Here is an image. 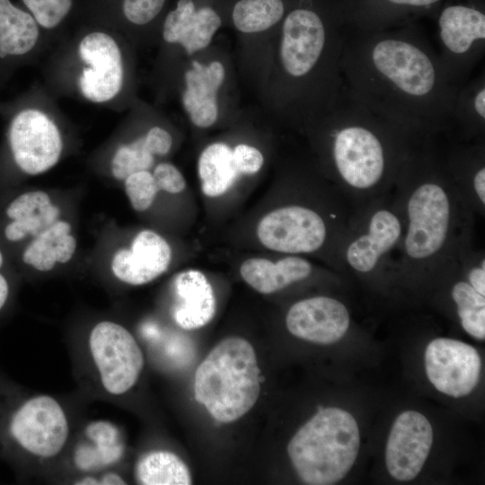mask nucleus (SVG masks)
<instances>
[{
    "mask_svg": "<svg viewBox=\"0 0 485 485\" xmlns=\"http://www.w3.org/2000/svg\"><path fill=\"white\" fill-rule=\"evenodd\" d=\"M435 18L441 64L459 88L484 54V0H445Z\"/></svg>",
    "mask_w": 485,
    "mask_h": 485,
    "instance_id": "12",
    "label": "nucleus"
},
{
    "mask_svg": "<svg viewBox=\"0 0 485 485\" xmlns=\"http://www.w3.org/2000/svg\"><path fill=\"white\" fill-rule=\"evenodd\" d=\"M433 443L428 419L415 410H406L395 419L385 448V463L391 476L401 481L416 478Z\"/></svg>",
    "mask_w": 485,
    "mask_h": 485,
    "instance_id": "17",
    "label": "nucleus"
},
{
    "mask_svg": "<svg viewBox=\"0 0 485 485\" xmlns=\"http://www.w3.org/2000/svg\"><path fill=\"white\" fill-rule=\"evenodd\" d=\"M225 77V69L219 61L204 65L194 60L185 72L181 103L195 126L206 128L216 121L219 113L217 92Z\"/></svg>",
    "mask_w": 485,
    "mask_h": 485,
    "instance_id": "22",
    "label": "nucleus"
},
{
    "mask_svg": "<svg viewBox=\"0 0 485 485\" xmlns=\"http://www.w3.org/2000/svg\"><path fill=\"white\" fill-rule=\"evenodd\" d=\"M115 1L117 18L110 30L124 37L128 31L148 28L162 20L169 0Z\"/></svg>",
    "mask_w": 485,
    "mask_h": 485,
    "instance_id": "31",
    "label": "nucleus"
},
{
    "mask_svg": "<svg viewBox=\"0 0 485 485\" xmlns=\"http://www.w3.org/2000/svg\"><path fill=\"white\" fill-rule=\"evenodd\" d=\"M146 146L150 152L155 155L167 154L172 146L171 134L160 126H154L145 134Z\"/></svg>",
    "mask_w": 485,
    "mask_h": 485,
    "instance_id": "41",
    "label": "nucleus"
},
{
    "mask_svg": "<svg viewBox=\"0 0 485 485\" xmlns=\"http://www.w3.org/2000/svg\"><path fill=\"white\" fill-rule=\"evenodd\" d=\"M448 139V138H447ZM444 163L457 195L475 216L485 214V142L448 139Z\"/></svg>",
    "mask_w": 485,
    "mask_h": 485,
    "instance_id": "19",
    "label": "nucleus"
},
{
    "mask_svg": "<svg viewBox=\"0 0 485 485\" xmlns=\"http://www.w3.org/2000/svg\"><path fill=\"white\" fill-rule=\"evenodd\" d=\"M403 229V217L392 192L353 211L340 248L343 271L366 279L390 274Z\"/></svg>",
    "mask_w": 485,
    "mask_h": 485,
    "instance_id": "10",
    "label": "nucleus"
},
{
    "mask_svg": "<svg viewBox=\"0 0 485 485\" xmlns=\"http://www.w3.org/2000/svg\"><path fill=\"white\" fill-rule=\"evenodd\" d=\"M445 0H345L349 26L364 31H383L436 17Z\"/></svg>",
    "mask_w": 485,
    "mask_h": 485,
    "instance_id": "20",
    "label": "nucleus"
},
{
    "mask_svg": "<svg viewBox=\"0 0 485 485\" xmlns=\"http://www.w3.org/2000/svg\"><path fill=\"white\" fill-rule=\"evenodd\" d=\"M229 0H177L162 18L163 41L188 54L206 48L227 16Z\"/></svg>",
    "mask_w": 485,
    "mask_h": 485,
    "instance_id": "16",
    "label": "nucleus"
},
{
    "mask_svg": "<svg viewBox=\"0 0 485 485\" xmlns=\"http://www.w3.org/2000/svg\"><path fill=\"white\" fill-rule=\"evenodd\" d=\"M42 230H44V226L38 212L26 217L14 219L9 223L4 228V235L11 242H17L28 234L35 236Z\"/></svg>",
    "mask_w": 485,
    "mask_h": 485,
    "instance_id": "39",
    "label": "nucleus"
},
{
    "mask_svg": "<svg viewBox=\"0 0 485 485\" xmlns=\"http://www.w3.org/2000/svg\"><path fill=\"white\" fill-rule=\"evenodd\" d=\"M134 480L142 485H189L190 470L175 453L150 449L139 454L133 467Z\"/></svg>",
    "mask_w": 485,
    "mask_h": 485,
    "instance_id": "27",
    "label": "nucleus"
},
{
    "mask_svg": "<svg viewBox=\"0 0 485 485\" xmlns=\"http://www.w3.org/2000/svg\"><path fill=\"white\" fill-rule=\"evenodd\" d=\"M70 232L69 223L57 220L35 235L23 251L22 260L39 271L51 270L57 263L54 244L60 236Z\"/></svg>",
    "mask_w": 485,
    "mask_h": 485,
    "instance_id": "32",
    "label": "nucleus"
},
{
    "mask_svg": "<svg viewBox=\"0 0 485 485\" xmlns=\"http://www.w3.org/2000/svg\"><path fill=\"white\" fill-rule=\"evenodd\" d=\"M66 484L76 485H122L128 484V480L121 469H110L102 472L83 474L69 479Z\"/></svg>",
    "mask_w": 485,
    "mask_h": 485,
    "instance_id": "40",
    "label": "nucleus"
},
{
    "mask_svg": "<svg viewBox=\"0 0 485 485\" xmlns=\"http://www.w3.org/2000/svg\"><path fill=\"white\" fill-rule=\"evenodd\" d=\"M76 242L70 234L60 236L55 242V253L57 262L66 263L75 251Z\"/></svg>",
    "mask_w": 485,
    "mask_h": 485,
    "instance_id": "42",
    "label": "nucleus"
},
{
    "mask_svg": "<svg viewBox=\"0 0 485 485\" xmlns=\"http://www.w3.org/2000/svg\"><path fill=\"white\" fill-rule=\"evenodd\" d=\"M3 265V255L0 251V269ZM11 295V287L7 278L0 273V313L5 308Z\"/></svg>",
    "mask_w": 485,
    "mask_h": 485,
    "instance_id": "43",
    "label": "nucleus"
},
{
    "mask_svg": "<svg viewBox=\"0 0 485 485\" xmlns=\"http://www.w3.org/2000/svg\"><path fill=\"white\" fill-rule=\"evenodd\" d=\"M345 0H291L278 31L279 107L311 125L340 99V57L349 30Z\"/></svg>",
    "mask_w": 485,
    "mask_h": 485,
    "instance_id": "3",
    "label": "nucleus"
},
{
    "mask_svg": "<svg viewBox=\"0 0 485 485\" xmlns=\"http://www.w3.org/2000/svg\"><path fill=\"white\" fill-rule=\"evenodd\" d=\"M52 42L27 10L0 0V60L40 57Z\"/></svg>",
    "mask_w": 485,
    "mask_h": 485,
    "instance_id": "23",
    "label": "nucleus"
},
{
    "mask_svg": "<svg viewBox=\"0 0 485 485\" xmlns=\"http://www.w3.org/2000/svg\"><path fill=\"white\" fill-rule=\"evenodd\" d=\"M310 128L328 174L353 211L392 191L407 158L424 139L372 111L345 86L332 109Z\"/></svg>",
    "mask_w": 485,
    "mask_h": 485,
    "instance_id": "4",
    "label": "nucleus"
},
{
    "mask_svg": "<svg viewBox=\"0 0 485 485\" xmlns=\"http://www.w3.org/2000/svg\"><path fill=\"white\" fill-rule=\"evenodd\" d=\"M127 40L91 22L59 39L45 66L46 91L113 109L123 100L129 80Z\"/></svg>",
    "mask_w": 485,
    "mask_h": 485,
    "instance_id": "6",
    "label": "nucleus"
},
{
    "mask_svg": "<svg viewBox=\"0 0 485 485\" xmlns=\"http://www.w3.org/2000/svg\"><path fill=\"white\" fill-rule=\"evenodd\" d=\"M484 136L485 75L482 72L458 88L445 137L469 142L484 139Z\"/></svg>",
    "mask_w": 485,
    "mask_h": 485,
    "instance_id": "26",
    "label": "nucleus"
},
{
    "mask_svg": "<svg viewBox=\"0 0 485 485\" xmlns=\"http://www.w3.org/2000/svg\"><path fill=\"white\" fill-rule=\"evenodd\" d=\"M425 368L437 391L460 398L471 393L479 383L481 359L477 350L467 343L437 338L426 348Z\"/></svg>",
    "mask_w": 485,
    "mask_h": 485,
    "instance_id": "15",
    "label": "nucleus"
},
{
    "mask_svg": "<svg viewBox=\"0 0 485 485\" xmlns=\"http://www.w3.org/2000/svg\"><path fill=\"white\" fill-rule=\"evenodd\" d=\"M172 250L157 233L143 230L134 238L129 249L121 248L111 260V270L121 282L131 286L147 284L168 269Z\"/></svg>",
    "mask_w": 485,
    "mask_h": 485,
    "instance_id": "21",
    "label": "nucleus"
},
{
    "mask_svg": "<svg viewBox=\"0 0 485 485\" xmlns=\"http://www.w3.org/2000/svg\"><path fill=\"white\" fill-rule=\"evenodd\" d=\"M346 90L419 137L445 136L458 90L417 22L375 31L349 27L340 57Z\"/></svg>",
    "mask_w": 485,
    "mask_h": 485,
    "instance_id": "1",
    "label": "nucleus"
},
{
    "mask_svg": "<svg viewBox=\"0 0 485 485\" xmlns=\"http://www.w3.org/2000/svg\"><path fill=\"white\" fill-rule=\"evenodd\" d=\"M452 278L450 295L462 328L477 340L485 338V295L477 292L461 273L457 258L445 269Z\"/></svg>",
    "mask_w": 485,
    "mask_h": 485,
    "instance_id": "29",
    "label": "nucleus"
},
{
    "mask_svg": "<svg viewBox=\"0 0 485 485\" xmlns=\"http://www.w3.org/2000/svg\"><path fill=\"white\" fill-rule=\"evenodd\" d=\"M350 323L347 306L341 301L326 295L297 301L286 315V326L292 335L318 344L340 340Z\"/></svg>",
    "mask_w": 485,
    "mask_h": 485,
    "instance_id": "18",
    "label": "nucleus"
},
{
    "mask_svg": "<svg viewBox=\"0 0 485 485\" xmlns=\"http://www.w3.org/2000/svg\"><path fill=\"white\" fill-rule=\"evenodd\" d=\"M359 445L358 426L349 412L319 406L289 441L287 454L303 482L331 485L350 471Z\"/></svg>",
    "mask_w": 485,
    "mask_h": 485,
    "instance_id": "9",
    "label": "nucleus"
},
{
    "mask_svg": "<svg viewBox=\"0 0 485 485\" xmlns=\"http://www.w3.org/2000/svg\"><path fill=\"white\" fill-rule=\"evenodd\" d=\"M49 196L40 190L25 192L13 199L6 208V215L14 220L34 215L41 208L49 206Z\"/></svg>",
    "mask_w": 485,
    "mask_h": 485,
    "instance_id": "36",
    "label": "nucleus"
},
{
    "mask_svg": "<svg viewBox=\"0 0 485 485\" xmlns=\"http://www.w3.org/2000/svg\"><path fill=\"white\" fill-rule=\"evenodd\" d=\"M440 136L421 140L392 191L404 229L390 274L433 280L473 243L474 216L457 195L444 163Z\"/></svg>",
    "mask_w": 485,
    "mask_h": 485,
    "instance_id": "2",
    "label": "nucleus"
},
{
    "mask_svg": "<svg viewBox=\"0 0 485 485\" xmlns=\"http://www.w3.org/2000/svg\"><path fill=\"white\" fill-rule=\"evenodd\" d=\"M68 344L79 393L87 401L121 403L138 384L144 352L122 324L99 321Z\"/></svg>",
    "mask_w": 485,
    "mask_h": 485,
    "instance_id": "7",
    "label": "nucleus"
},
{
    "mask_svg": "<svg viewBox=\"0 0 485 485\" xmlns=\"http://www.w3.org/2000/svg\"><path fill=\"white\" fill-rule=\"evenodd\" d=\"M153 176L159 190L176 194L186 187L181 172L172 163H161L154 170Z\"/></svg>",
    "mask_w": 485,
    "mask_h": 485,
    "instance_id": "37",
    "label": "nucleus"
},
{
    "mask_svg": "<svg viewBox=\"0 0 485 485\" xmlns=\"http://www.w3.org/2000/svg\"><path fill=\"white\" fill-rule=\"evenodd\" d=\"M313 272V264L308 260L290 254L277 261L250 258L240 267L242 279L259 293L266 295L307 279Z\"/></svg>",
    "mask_w": 485,
    "mask_h": 485,
    "instance_id": "25",
    "label": "nucleus"
},
{
    "mask_svg": "<svg viewBox=\"0 0 485 485\" xmlns=\"http://www.w3.org/2000/svg\"><path fill=\"white\" fill-rule=\"evenodd\" d=\"M172 318L183 330L204 327L215 316L216 297L211 284L199 270L188 269L173 280Z\"/></svg>",
    "mask_w": 485,
    "mask_h": 485,
    "instance_id": "24",
    "label": "nucleus"
},
{
    "mask_svg": "<svg viewBox=\"0 0 485 485\" xmlns=\"http://www.w3.org/2000/svg\"><path fill=\"white\" fill-rule=\"evenodd\" d=\"M53 98L40 87L38 100L18 110L10 121L8 141L13 158L26 174L46 172L61 158L64 142Z\"/></svg>",
    "mask_w": 485,
    "mask_h": 485,
    "instance_id": "13",
    "label": "nucleus"
},
{
    "mask_svg": "<svg viewBox=\"0 0 485 485\" xmlns=\"http://www.w3.org/2000/svg\"><path fill=\"white\" fill-rule=\"evenodd\" d=\"M353 210L320 212L290 204L268 213L259 223L257 235L268 249L284 254H311L329 248L341 270L340 248Z\"/></svg>",
    "mask_w": 485,
    "mask_h": 485,
    "instance_id": "11",
    "label": "nucleus"
},
{
    "mask_svg": "<svg viewBox=\"0 0 485 485\" xmlns=\"http://www.w3.org/2000/svg\"><path fill=\"white\" fill-rule=\"evenodd\" d=\"M128 454L124 431L111 420L84 419L52 482L110 469H121Z\"/></svg>",
    "mask_w": 485,
    "mask_h": 485,
    "instance_id": "14",
    "label": "nucleus"
},
{
    "mask_svg": "<svg viewBox=\"0 0 485 485\" xmlns=\"http://www.w3.org/2000/svg\"><path fill=\"white\" fill-rule=\"evenodd\" d=\"M260 375L252 345L242 337H227L198 365L194 377L195 400L216 420L234 422L257 402Z\"/></svg>",
    "mask_w": 485,
    "mask_h": 485,
    "instance_id": "8",
    "label": "nucleus"
},
{
    "mask_svg": "<svg viewBox=\"0 0 485 485\" xmlns=\"http://www.w3.org/2000/svg\"><path fill=\"white\" fill-rule=\"evenodd\" d=\"M291 0H229L227 15L234 28L245 34L278 30Z\"/></svg>",
    "mask_w": 485,
    "mask_h": 485,
    "instance_id": "28",
    "label": "nucleus"
},
{
    "mask_svg": "<svg viewBox=\"0 0 485 485\" xmlns=\"http://www.w3.org/2000/svg\"><path fill=\"white\" fill-rule=\"evenodd\" d=\"M40 29L54 41V35L70 16L75 0H22Z\"/></svg>",
    "mask_w": 485,
    "mask_h": 485,
    "instance_id": "34",
    "label": "nucleus"
},
{
    "mask_svg": "<svg viewBox=\"0 0 485 485\" xmlns=\"http://www.w3.org/2000/svg\"><path fill=\"white\" fill-rule=\"evenodd\" d=\"M154 163V155L148 149L144 135L119 146L111 158V173L117 180H125L136 172L149 171Z\"/></svg>",
    "mask_w": 485,
    "mask_h": 485,
    "instance_id": "33",
    "label": "nucleus"
},
{
    "mask_svg": "<svg viewBox=\"0 0 485 485\" xmlns=\"http://www.w3.org/2000/svg\"><path fill=\"white\" fill-rule=\"evenodd\" d=\"M125 190L132 207L138 212L148 209L153 204L158 187L149 171L136 172L125 180Z\"/></svg>",
    "mask_w": 485,
    "mask_h": 485,
    "instance_id": "35",
    "label": "nucleus"
},
{
    "mask_svg": "<svg viewBox=\"0 0 485 485\" xmlns=\"http://www.w3.org/2000/svg\"><path fill=\"white\" fill-rule=\"evenodd\" d=\"M87 401L31 391L0 371V460L19 481H52Z\"/></svg>",
    "mask_w": 485,
    "mask_h": 485,
    "instance_id": "5",
    "label": "nucleus"
},
{
    "mask_svg": "<svg viewBox=\"0 0 485 485\" xmlns=\"http://www.w3.org/2000/svg\"><path fill=\"white\" fill-rule=\"evenodd\" d=\"M234 160L239 173H257L263 165L264 158L261 152L252 146L237 145L233 149Z\"/></svg>",
    "mask_w": 485,
    "mask_h": 485,
    "instance_id": "38",
    "label": "nucleus"
},
{
    "mask_svg": "<svg viewBox=\"0 0 485 485\" xmlns=\"http://www.w3.org/2000/svg\"><path fill=\"white\" fill-rule=\"evenodd\" d=\"M198 172L201 190L206 196L223 195L233 186L239 175L233 149L222 142L210 144L199 155Z\"/></svg>",
    "mask_w": 485,
    "mask_h": 485,
    "instance_id": "30",
    "label": "nucleus"
}]
</instances>
